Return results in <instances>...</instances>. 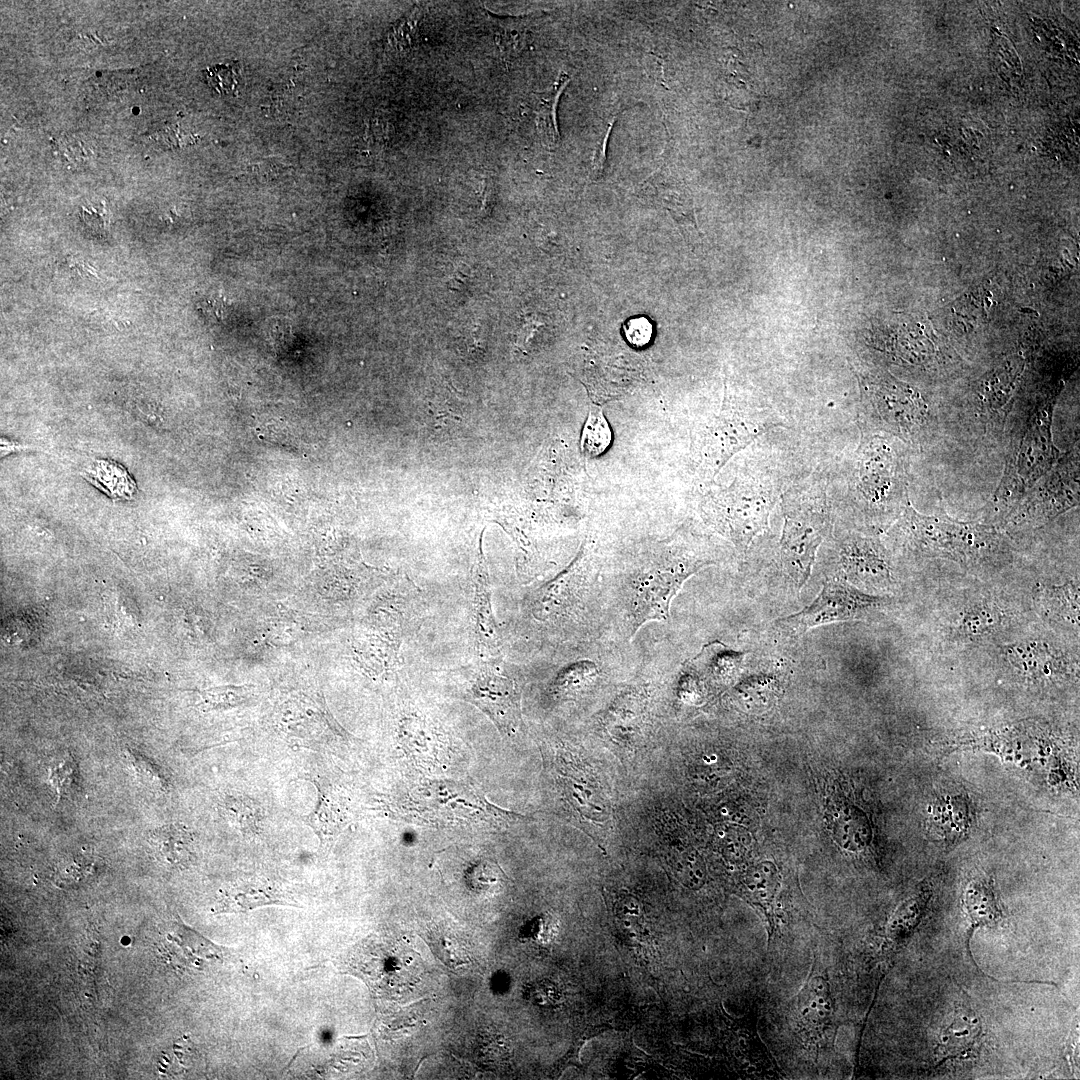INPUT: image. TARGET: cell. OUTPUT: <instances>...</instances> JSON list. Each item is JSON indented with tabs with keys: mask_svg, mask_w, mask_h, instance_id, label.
Masks as SVG:
<instances>
[{
	"mask_svg": "<svg viewBox=\"0 0 1080 1080\" xmlns=\"http://www.w3.org/2000/svg\"><path fill=\"white\" fill-rule=\"evenodd\" d=\"M902 442L877 431H861L848 465L853 501L871 518L899 517L910 504L908 474Z\"/></svg>",
	"mask_w": 1080,
	"mask_h": 1080,
	"instance_id": "obj_1",
	"label": "cell"
},
{
	"mask_svg": "<svg viewBox=\"0 0 1080 1080\" xmlns=\"http://www.w3.org/2000/svg\"><path fill=\"white\" fill-rule=\"evenodd\" d=\"M783 529L780 562L798 590L808 581L817 552L830 528L825 483L811 476L790 487L781 499Z\"/></svg>",
	"mask_w": 1080,
	"mask_h": 1080,
	"instance_id": "obj_2",
	"label": "cell"
},
{
	"mask_svg": "<svg viewBox=\"0 0 1080 1080\" xmlns=\"http://www.w3.org/2000/svg\"><path fill=\"white\" fill-rule=\"evenodd\" d=\"M899 519L906 541L926 556L974 567L996 563L1006 554L1001 535L988 525L922 515L910 504Z\"/></svg>",
	"mask_w": 1080,
	"mask_h": 1080,
	"instance_id": "obj_3",
	"label": "cell"
},
{
	"mask_svg": "<svg viewBox=\"0 0 1080 1080\" xmlns=\"http://www.w3.org/2000/svg\"><path fill=\"white\" fill-rule=\"evenodd\" d=\"M401 809L415 822L446 828H496L525 818L491 804L470 785L450 781L417 786L407 795Z\"/></svg>",
	"mask_w": 1080,
	"mask_h": 1080,
	"instance_id": "obj_4",
	"label": "cell"
},
{
	"mask_svg": "<svg viewBox=\"0 0 1080 1080\" xmlns=\"http://www.w3.org/2000/svg\"><path fill=\"white\" fill-rule=\"evenodd\" d=\"M779 489L767 471L747 468L712 497L707 513L715 527L744 552L758 534L768 529Z\"/></svg>",
	"mask_w": 1080,
	"mask_h": 1080,
	"instance_id": "obj_5",
	"label": "cell"
},
{
	"mask_svg": "<svg viewBox=\"0 0 1080 1080\" xmlns=\"http://www.w3.org/2000/svg\"><path fill=\"white\" fill-rule=\"evenodd\" d=\"M860 388L866 415L877 432L907 445L925 439L933 417L918 390L887 374L862 376Z\"/></svg>",
	"mask_w": 1080,
	"mask_h": 1080,
	"instance_id": "obj_6",
	"label": "cell"
},
{
	"mask_svg": "<svg viewBox=\"0 0 1080 1080\" xmlns=\"http://www.w3.org/2000/svg\"><path fill=\"white\" fill-rule=\"evenodd\" d=\"M713 560L687 548L654 557L628 583L630 622L636 632L643 624L668 617L672 599L683 583Z\"/></svg>",
	"mask_w": 1080,
	"mask_h": 1080,
	"instance_id": "obj_7",
	"label": "cell"
},
{
	"mask_svg": "<svg viewBox=\"0 0 1080 1080\" xmlns=\"http://www.w3.org/2000/svg\"><path fill=\"white\" fill-rule=\"evenodd\" d=\"M780 426L786 424L771 409L739 399L726 387L720 413L703 437L702 461L715 474L734 454Z\"/></svg>",
	"mask_w": 1080,
	"mask_h": 1080,
	"instance_id": "obj_8",
	"label": "cell"
},
{
	"mask_svg": "<svg viewBox=\"0 0 1080 1080\" xmlns=\"http://www.w3.org/2000/svg\"><path fill=\"white\" fill-rule=\"evenodd\" d=\"M350 966L382 996L396 997L415 986L422 971L419 956L392 937L366 939L354 950Z\"/></svg>",
	"mask_w": 1080,
	"mask_h": 1080,
	"instance_id": "obj_9",
	"label": "cell"
},
{
	"mask_svg": "<svg viewBox=\"0 0 1080 1080\" xmlns=\"http://www.w3.org/2000/svg\"><path fill=\"white\" fill-rule=\"evenodd\" d=\"M1078 448L1061 459L1053 471L1008 515L1011 530L1042 525L1079 501Z\"/></svg>",
	"mask_w": 1080,
	"mask_h": 1080,
	"instance_id": "obj_10",
	"label": "cell"
},
{
	"mask_svg": "<svg viewBox=\"0 0 1080 1080\" xmlns=\"http://www.w3.org/2000/svg\"><path fill=\"white\" fill-rule=\"evenodd\" d=\"M1051 413L1044 410L1034 415L1019 446L1012 453L997 500L1014 502L1043 476L1057 458L1053 446L1050 423Z\"/></svg>",
	"mask_w": 1080,
	"mask_h": 1080,
	"instance_id": "obj_11",
	"label": "cell"
},
{
	"mask_svg": "<svg viewBox=\"0 0 1080 1080\" xmlns=\"http://www.w3.org/2000/svg\"><path fill=\"white\" fill-rule=\"evenodd\" d=\"M881 598L865 594L842 581H826L818 596L801 611L778 620L794 634L824 624L857 619L874 608Z\"/></svg>",
	"mask_w": 1080,
	"mask_h": 1080,
	"instance_id": "obj_12",
	"label": "cell"
},
{
	"mask_svg": "<svg viewBox=\"0 0 1080 1080\" xmlns=\"http://www.w3.org/2000/svg\"><path fill=\"white\" fill-rule=\"evenodd\" d=\"M474 676L467 689L466 699L480 708L508 736L522 725L520 692L511 677L494 664L487 663Z\"/></svg>",
	"mask_w": 1080,
	"mask_h": 1080,
	"instance_id": "obj_13",
	"label": "cell"
},
{
	"mask_svg": "<svg viewBox=\"0 0 1080 1080\" xmlns=\"http://www.w3.org/2000/svg\"><path fill=\"white\" fill-rule=\"evenodd\" d=\"M838 559L842 572L851 582L872 588H884L893 582L888 554L874 538L846 537L840 542Z\"/></svg>",
	"mask_w": 1080,
	"mask_h": 1080,
	"instance_id": "obj_14",
	"label": "cell"
},
{
	"mask_svg": "<svg viewBox=\"0 0 1080 1080\" xmlns=\"http://www.w3.org/2000/svg\"><path fill=\"white\" fill-rule=\"evenodd\" d=\"M793 1014L799 1030L808 1038L823 1037L835 1014V1002L825 974L812 969L795 997Z\"/></svg>",
	"mask_w": 1080,
	"mask_h": 1080,
	"instance_id": "obj_15",
	"label": "cell"
},
{
	"mask_svg": "<svg viewBox=\"0 0 1080 1080\" xmlns=\"http://www.w3.org/2000/svg\"><path fill=\"white\" fill-rule=\"evenodd\" d=\"M472 621L477 649L495 658L500 653V639L491 606V591L486 563L480 550L474 574Z\"/></svg>",
	"mask_w": 1080,
	"mask_h": 1080,
	"instance_id": "obj_16",
	"label": "cell"
},
{
	"mask_svg": "<svg viewBox=\"0 0 1080 1080\" xmlns=\"http://www.w3.org/2000/svg\"><path fill=\"white\" fill-rule=\"evenodd\" d=\"M1008 659L1022 675L1034 680H1051L1069 672L1061 653L1043 642H1023L1008 649Z\"/></svg>",
	"mask_w": 1080,
	"mask_h": 1080,
	"instance_id": "obj_17",
	"label": "cell"
},
{
	"mask_svg": "<svg viewBox=\"0 0 1080 1080\" xmlns=\"http://www.w3.org/2000/svg\"><path fill=\"white\" fill-rule=\"evenodd\" d=\"M743 883L746 898L765 917L770 939L777 926L774 906L779 888L777 869L769 862L758 864L745 874Z\"/></svg>",
	"mask_w": 1080,
	"mask_h": 1080,
	"instance_id": "obj_18",
	"label": "cell"
},
{
	"mask_svg": "<svg viewBox=\"0 0 1080 1080\" xmlns=\"http://www.w3.org/2000/svg\"><path fill=\"white\" fill-rule=\"evenodd\" d=\"M968 805L963 796L946 795L930 807L929 830L942 840L954 841L963 836L970 824Z\"/></svg>",
	"mask_w": 1080,
	"mask_h": 1080,
	"instance_id": "obj_19",
	"label": "cell"
},
{
	"mask_svg": "<svg viewBox=\"0 0 1080 1080\" xmlns=\"http://www.w3.org/2000/svg\"><path fill=\"white\" fill-rule=\"evenodd\" d=\"M286 899V896L268 881L251 879L223 890L218 908L221 912L246 910L264 904L287 903Z\"/></svg>",
	"mask_w": 1080,
	"mask_h": 1080,
	"instance_id": "obj_20",
	"label": "cell"
},
{
	"mask_svg": "<svg viewBox=\"0 0 1080 1080\" xmlns=\"http://www.w3.org/2000/svg\"><path fill=\"white\" fill-rule=\"evenodd\" d=\"M641 194L665 208L675 219L684 220L697 227L692 200L681 184L666 179L665 175L655 174L644 183Z\"/></svg>",
	"mask_w": 1080,
	"mask_h": 1080,
	"instance_id": "obj_21",
	"label": "cell"
},
{
	"mask_svg": "<svg viewBox=\"0 0 1080 1080\" xmlns=\"http://www.w3.org/2000/svg\"><path fill=\"white\" fill-rule=\"evenodd\" d=\"M82 476L114 500H129L136 491V483L127 470L112 460L94 461Z\"/></svg>",
	"mask_w": 1080,
	"mask_h": 1080,
	"instance_id": "obj_22",
	"label": "cell"
},
{
	"mask_svg": "<svg viewBox=\"0 0 1080 1080\" xmlns=\"http://www.w3.org/2000/svg\"><path fill=\"white\" fill-rule=\"evenodd\" d=\"M149 843L163 860L171 865H186L193 857V834L180 823L154 829L150 832Z\"/></svg>",
	"mask_w": 1080,
	"mask_h": 1080,
	"instance_id": "obj_23",
	"label": "cell"
},
{
	"mask_svg": "<svg viewBox=\"0 0 1080 1080\" xmlns=\"http://www.w3.org/2000/svg\"><path fill=\"white\" fill-rule=\"evenodd\" d=\"M981 1031L979 1021L961 1012L945 1028L938 1044L942 1056L956 1057L972 1051Z\"/></svg>",
	"mask_w": 1080,
	"mask_h": 1080,
	"instance_id": "obj_24",
	"label": "cell"
},
{
	"mask_svg": "<svg viewBox=\"0 0 1080 1080\" xmlns=\"http://www.w3.org/2000/svg\"><path fill=\"white\" fill-rule=\"evenodd\" d=\"M1003 614L992 603L979 602L967 606L958 618L955 631L962 637L974 638L996 630Z\"/></svg>",
	"mask_w": 1080,
	"mask_h": 1080,
	"instance_id": "obj_25",
	"label": "cell"
},
{
	"mask_svg": "<svg viewBox=\"0 0 1080 1080\" xmlns=\"http://www.w3.org/2000/svg\"><path fill=\"white\" fill-rule=\"evenodd\" d=\"M569 81L568 75L561 73L554 83L551 93L543 97L537 106V130L544 145L548 148H555L560 140L556 111L560 96Z\"/></svg>",
	"mask_w": 1080,
	"mask_h": 1080,
	"instance_id": "obj_26",
	"label": "cell"
},
{
	"mask_svg": "<svg viewBox=\"0 0 1080 1080\" xmlns=\"http://www.w3.org/2000/svg\"><path fill=\"white\" fill-rule=\"evenodd\" d=\"M964 902L973 924L994 923L1001 916L993 889L985 879L970 881Z\"/></svg>",
	"mask_w": 1080,
	"mask_h": 1080,
	"instance_id": "obj_27",
	"label": "cell"
},
{
	"mask_svg": "<svg viewBox=\"0 0 1080 1080\" xmlns=\"http://www.w3.org/2000/svg\"><path fill=\"white\" fill-rule=\"evenodd\" d=\"M220 809L222 815L244 835L252 836L260 831L262 809L248 797L227 796Z\"/></svg>",
	"mask_w": 1080,
	"mask_h": 1080,
	"instance_id": "obj_28",
	"label": "cell"
},
{
	"mask_svg": "<svg viewBox=\"0 0 1080 1080\" xmlns=\"http://www.w3.org/2000/svg\"><path fill=\"white\" fill-rule=\"evenodd\" d=\"M612 442L611 428L598 406H591L581 434V450L587 457L603 454Z\"/></svg>",
	"mask_w": 1080,
	"mask_h": 1080,
	"instance_id": "obj_29",
	"label": "cell"
},
{
	"mask_svg": "<svg viewBox=\"0 0 1080 1080\" xmlns=\"http://www.w3.org/2000/svg\"><path fill=\"white\" fill-rule=\"evenodd\" d=\"M428 941L435 954L446 965L458 967L470 961L463 939L446 926L432 928Z\"/></svg>",
	"mask_w": 1080,
	"mask_h": 1080,
	"instance_id": "obj_30",
	"label": "cell"
},
{
	"mask_svg": "<svg viewBox=\"0 0 1080 1080\" xmlns=\"http://www.w3.org/2000/svg\"><path fill=\"white\" fill-rule=\"evenodd\" d=\"M1045 600L1048 601V606L1052 607L1051 611L1068 615L1072 622L1078 623V589L1074 585L1051 587L1046 591Z\"/></svg>",
	"mask_w": 1080,
	"mask_h": 1080,
	"instance_id": "obj_31",
	"label": "cell"
},
{
	"mask_svg": "<svg viewBox=\"0 0 1080 1080\" xmlns=\"http://www.w3.org/2000/svg\"><path fill=\"white\" fill-rule=\"evenodd\" d=\"M128 756L139 779L151 789L164 792L168 788V781L161 768L150 759L135 751H129Z\"/></svg>",
	"mask_w": 1080,
	"mask_h": 1080,
	"instance_id": "obj_32",
	"label": "cell"
},
{
	"mask_svg": "<svg viewBox=\"0 0 1080 1080\" xmlns=\"http://www.w3.org/2000/svg\"><path fill=\"white\" fill-rule=\"evenodd\" d=\"M422 12L420 6L414 7L410 14L394 27L391 42L398 50L407 51L413 46Z\"/></svg>",
	"mask_w": 1080,
	"mask_h": 1080,
	"instance_id": "obj_33",
	"label": "cell"
},
{
	"mask_svg": "<svg viewBox=\"0 0 1080 1080\" xmlns=\"http://www.w3.org/2000/svg\"><path fill=\"white\" fill-rule=\"evenodd\" d=\"M244 699L241 689L218 688L205 691L202 695L204 709H216L238 705Z\"/></svg>",
	"mask_w": 1080,
	"mask_h": 1080,
	"instance_id": "obj_34",
	"label": "cell"
},
{
	"mask_svg": "<svg viewBox=\"0 0 1080 1080\" xmlns=\"http://www.w3.org/2000/svg\"><path fill=\"white\" fill-rule=\"evenodd\" d=\"M615 910L623 925L632 927V930L640 925L642 908L635 897L628 894L618 896L615 901Z\"/></svg>",
	"mask_w": 1080,
	"mask_h": 1080,
	"instance_id": "obj_35",
	"label": "cell"
},
{
	"mask_svg": "<svg viewBox=\"0 0 1080 1080\" xmlns=\"http://www.w3.org/2000/svg\"><path fill=\"white\" fill-rule=\"evenodd\" d=\"M627 341L634 347L648 344L652 336V326L643 317L631 319L624 327Z\"/></svg>",
	"mask_w": 1080,
	"mask_h": 1080,
	"instance_id": "obj_36",
	"label": "cell"
},
{
	"mask_svg": "<svg viewBox=\"0 0 1080 1080\" xmlns=\"http://www.w3.org/2000/svg\"><path fill=\"white\" fill-rule=\"evenodd\" d=\"M74 761L64 760L62 764L52 769L50 779L59 795L67 793L71 789L75 775Z\"/></svg>",
	"mask_w": 1080,
	"mask_h": 1080,
	"instance_id": "obj_37",
	"label": "cell"
},
{
	"mask_svg": "<svg viewBox=\"0 0 1080 1080\" xmlns=\"http://www.w3.org/2000/svg\"><path fill=\"white\" fill-rule=\"evenodd\" d=\"M524 39L525 35L522 32L509 30L504 33L501 32L496 40L502 51L506 53H511L510 51H512V53H515L522 49Z\"/></svg>",
	"mask_w": 1080,
	"mask_h": 1080,
	"instance_id": "obj_38",
	"label": "cell"
},
{
	"mask_svg": "<svg viewBox=\"0 0 1080 1080\" xmlns=\"http://www.w3.org/2000/svg\"><path fill=\"white\" fill-rule=\"evenodd\" d=\"M612 126L613 121L609 124L606 134L602 139L601 143L599 144L593 158V175L596 178L600 177L603 172V167L605 163V151Z\"/></svg>",
	"mask_w": 1080,
	"mask_h": 1080,
	"instance_id": "obj_39",
	"label": "cell"
}]
</instances>
